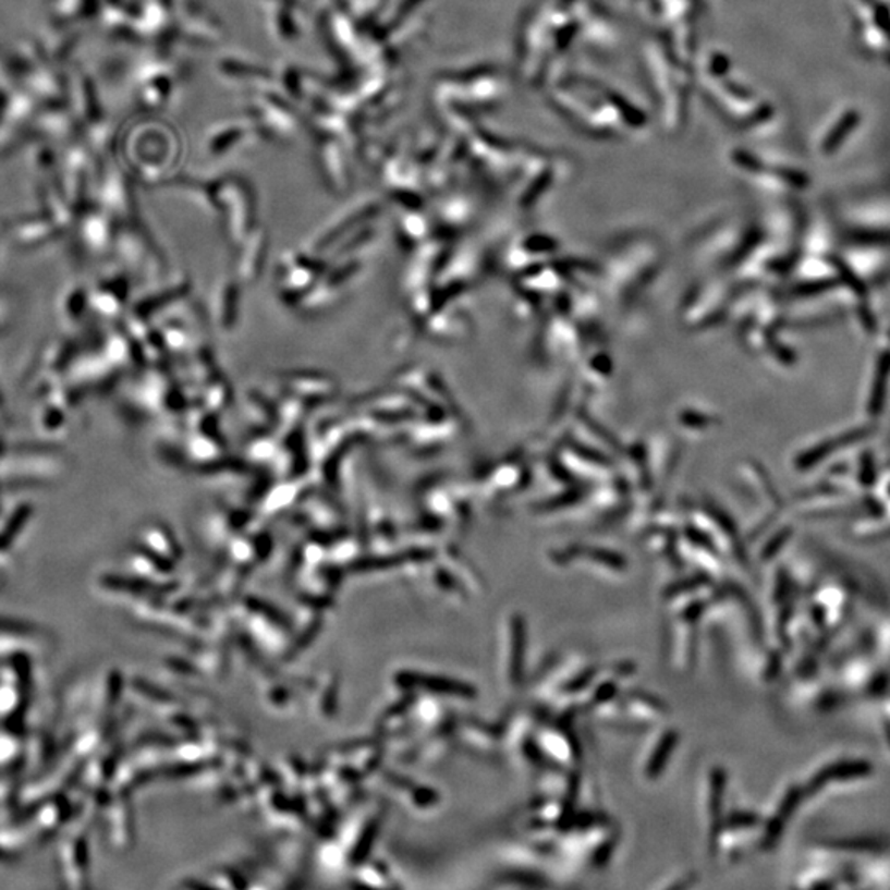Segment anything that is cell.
I'll list each match as a JSON object with an SVG mask.
<instances>
[{"label":"cell","mask_w":890,"mask_h":890,"mask_svg":"<svg viewBox=\"0 0 890 890\" xmlns=\"http://www.w3.org/2000/svg\"><path fill=\"white\" fill-rule=\"evenodd\" d=\"M873 776V764L867 760H841L831 766L825 767L818 776L813 779L812 789H822L830 782H843V780L866 779Z\"/></svg>","instance_id":"1"},{"label":"cell","mask_w":890,"mask_h":890,"mask_svg":"<svg viewBox=\"0 0 890 890\" xmlns=\"http://www.w3.org/2000/svg\"><path fill=\"white\" fill-rule=\"evenodd\" d=\"M831 848H837L838 851H846V853H876V851L886 850V843L876 838H857V840H843L830 843Z\"/></svg>","instance_id":"2"},{"label":"cell","mask_w":890,"mask_h":890,"mask_svg":"<svg viewBox=\"0 0 890 890\" xmlns=\"http://www.w3.org/2000/svg\"><path fill=\"white\" fill-rule=\"evenodd\" d=\"M890 373V355L886 353L882 355L879 362V368H877V378L876 383H874V393L873 400H870V406L874 410H879L880 404H882L883 394H886V387H887V379H889Z\"/></svg>","instance_id":"3"}]
</instances>
